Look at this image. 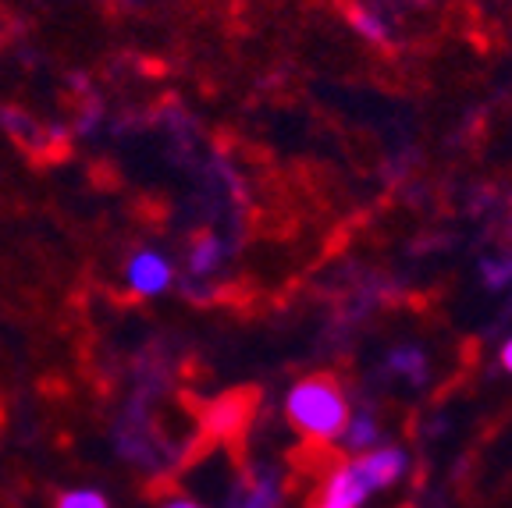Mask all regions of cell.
<instances>
[{
    "label": "cell",
    "mask_w": 512,
    "mask_h": 508,
    "mask_svg": "<svg viewBox=\"0 0 512 508\" xmlns=\"http://www.w3.org/2000/svg\"><path fill=\"white\" fill-rule=\"evenodd\" d=\"M285 413L292 420V427L310 441H338L349 423V402L345 391L338 388L335 377H303L299 384H292L285 398Z\"/></svg>",
    "instance_id": "6da1fadb"
},
{
    "label": "cell",
    "mask_w": 512,
    "mask_h": 508,
    "mask_svg": "<svg viewBox=\"0 0 512 508\" xmlns=\"http://www.w3.org/2000/svg\"><path fill=\"white\" fill-rule=\"evenodd\" d=\"M171 281H175V270H171L168 256L160 249H139L125 267V285L132 295H143V299H153V295L168 292Z\"/></svg>",
    "instance_id": "7a4b0ae2"
},
{
    "label": "cell",
    "mask_w": 512,
    "mask_h": 508,
    "mask_svg": "<svg viewBox=\"0 0 512 508\" xmlns=\"http://www.w3.org/2000/svg\"><path fill=\"white\" fill-rule=\"evenodd\" d=\"M370 494H374V487H370L360 459L342 462L328 477V484H324V501H331V505H338V508H360Z\"/></svg>",
    "instance_id": "3957f363"
},
{
    "label": "cell",
    "mask_w": 512,
    "mask_h": 508,
    "mask_svg": "<svg viewBox=\"0 0 512 508\" xmlns=\"http://www.w3.org/2000/svg\"><path fill=\"white\" fill-rule=\"evenodd\" d=\"M360 459V466H363V473H367V480H370V487H392L395 480L406 473V452L402 448H370V452H363V455H356Z\"/></svg>",
    "instance_id": "277c9868"
},
{
    "label": "cell",
    "mask_w": 512,
    "mask_h": 508,
    "mask_svg": "<svg viewBox=\"0 0 512 508\" xmlns=\"http://www.w3.org/2000/svg\"><path fill=\"white\" fill-rule=\"evenodd\" d=\"M342 437H345V445H349L352 452H370V448H377V423H374V416H370V413L349 416Z\"/></svg>",
    "instance_id": "5b68a950"
},
{
    "label": "cell",
    "mask_w": 512,
    "mask_h": 508,
    "mask_svg": "<svg viewBox=\"0 0 512 508\" xmlns=\"http://www.w3.org/2000/svg\"><path fill=\"white\" fill-rule=\"evenodd\" d=\"M221 256H224V242L214 239V235H203V239L196 242V246H192V253H189V270L196 274V278H203V274H214L217 263H221Z\"/></svg>",
    "instance_id": "8992f818"
},
{
    "label": "cell",
    "mask_w": 512,
    "mask_h": 508,
    "mask_svg": "<svg viewBox=\"0 0 512 508\" xmlns=\"http://www.w3.org/2000/svg\"><path fill=\"white\" fill-rule=\"evenodd\" d=\"M388 366H392L395 374L409 377V381H424L427 377V356L420 345H402L388 356Z\"/></svg>",
    "instance_id": "52a82bcc"
},
{
    "label": "cell",
    "mask_w": 512,
    "mask_h": 508,
    "mask_svg": "<svg viewBox=\"0 0 512 508\" xmlns=\"http://www.w3.org/2000/svg\"><path fill=\"white\" fill-rule=\"evenodd\" d=\"M349 22L356 25V32H360L363 40H370V43H388V25H384L381 18L374 15V11L352 8L349 11Z\"/></svg>",
    "instance_id": "ba28073f"
},
{
    "label": "cell",
    "mask_w": 512,
    "mask_h": 508,
    "mask_svg": "<svg viewBox=\"0 0 512 508\" xmlns=\"http://www.w3.org/2000/svg\"><path fill=\"white\" fill-rule=\"evenodd\" d=\"M480 278L488 288H505L512 285V253L505 256H491V260L480 263Z\"/></svg>",
    "instance_id": "9c48e42d"
},
{
    "label": "cell",
    "mask_w": 512,
    "mask_h": 508,
    "mask_svg": "<svg viewBox=\"0 0 512 508\" xmlns=\"http://www.w3.org/2000/svg\"><path fill=\"white\" fill-rule=\"evenodd\" d=\"M57 508H111L100 491H64L57 498Z\"/></svg>",
    "instance_id": "30bf717a"
},
{
    "label": "cell",
    "mask_w": 512,
    "mask_h": 508,
    "mask_svg": "<svg viewBox=\"0 0 512 508\" xmlns=\"http://www.w3.org/2000/svg\"><path fill=\"white\" fill-rule=\"evenodd\" d=\"M278 505V487L274 480H260V484L249 491V498L242 501V508H274Z\"/></svg>",
    "instance_id": "8fae6325"
},
{
    "label": "cell",
    "mask_w": 512,
    "mask_h": 508,
    "mask_svg": "<svg viewBox=\"0 0 512 508\" xmlns=\"http://www.w3.org/2000/svg\"><path fill=\"white\" fill-rule=\"evenodd\" d=\"M498 363H502L505 374H512V338L502 345V352H498Z\"/></svg>",
    "instance_id": "7c38bea8"
},
{
    "label": "cell",
    "mask_w": 512,
    "mask_h": 508,
    "mask_svg": "<svg viewBox=\"0 0 512 508\" xmlns=\"http://www.w3.org/2000/svg\"><path fill=\"white\" fill-rule=\"evenodd\" d=\"M164 508H203V505H196V501H185V498H175V501H168Z\"/></svg>",
    "instance_id": "4fadbf2b"
},
{
    "label": "cell",
    "mask_w": 512,
    "mask_h": 508,
    "mask_svg": "<svg viewBox=\"0 0 512 508\" xmlns=\"http://www.w3.org/2000/svg\"><path fill=\"white\" fill-rule=\"evenodd\" d=\"M317 508H338V505H331V501H320V505Z\"/></svg>",
    "instance_id": "5bb4252c"
}]
</instances>
